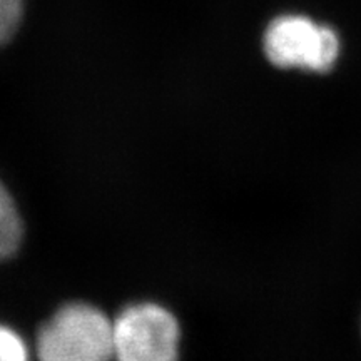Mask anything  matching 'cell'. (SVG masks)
Here are the masks:
<instances>
[{
  "label": "cell",
  "mask_w": 361,
  "mask_h": 361,
  "mask_svg": "<svg viewBox=\"0 0 361 361\" xmlns=\"http://www.w3.org/2000/svg\"><path fill=\"white\" fill-rule=\"evenodd\" d=\"M39 361H114L112 322L90 305L62 306L37 336Z\"/></svg>",
  "instance_id": "cell-1"
},
{
  "label": "cell",
  "mask_w": 361,
  "mask_h": 361,
  "mask_svg": "<svg viewBox=\"0 0 361 361\" xmlns=\"http://www.w3.org/2000/svg\"><path fill=\"white\" fill-rule=\"evenodd\" d=\"M264 56L279 69L326 74L338 64L341 39L333 27L303 13H284L269 22L263 37Z\"/></svg>",
  "instance_id": "cell-2"
},
{
  "label": "cell",
  "mask_w": 361,
  "mask_h": 361,
  "mask_svg": "<svg viewBox=\"0 0 361 361\" xmlns=\"http://www.w3.org/2000/svg\"><path fill=\"white\" fill-rule=\"evenodd\" d=\"M179 324L159 305L126 308L112 322L116 361H178Z\"/></svg>",
  "instance_id": "cell-3"
},
{
  "label": "cell",
  "mask_w": 361,
  "mask_h": 361,
  "mask_svg": "<svg viewBox=\"0 0 361 361\" xmlns=\"http://www.w3.org/2000/svg\"><path fill=\"white\" fill-rule=\"evenodd\" d=\"M22 241V221L11 194L0 183V261L11 258Z\"/></svg>",
  "instance_id": "cell-4"
},
{
  "label": "cell",
  "mask_w": 361,
  "mask_h": 361,
  "mask_svg": "<svg viewBox=\"0 0 361 361\" xmlns=\"http://www.w3.org/2000/svg\"><path fill=\"white\" fill-rule=\"evenodd\" d=\"M25 0H0V47L12 39L24 16Z\"/></svg>",
  "instance_id": "cell-5"
},
{
  "label": "cell",
  "mask_w": 361,
  "mask_h": 361,
  "mask_svg": "<svg viewBox=\"0 0 361 361\" xmlns=\"http://www.w3.org/2000/svg\"><path fill=\"white\" fill-rule=\"evenodd\" d=\"M0 361H29L24 340L4 324H0Z\"/></svg>",
  "instance_id": "cell-6"
}]
</instances>
